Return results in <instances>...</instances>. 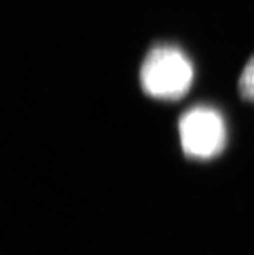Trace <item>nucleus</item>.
I'll return each mask as SVG.
<instances>
[{"instance_id":"2","label":"nucleus","mask_w":254,"mask_h":255,"mask_svg":"<svg viewBox=\"0 0 254 255\" xmlns=\"http://www.w3.org/2000/svg\"><path fill=\"white\" fill-rule=\"evenodd\" d=\"M180 144L187 157L210 159L222 153L227 142V128L222 114L208 105H197L180 117Z\"/></svg>"},{"instance_id":"1","label":"nucleus","mask_w":254,"mask_h":255,"mask_svg":"<svg viewBox=\"0 0 254 255\" xmlns=\"http://www.w3.org/2000/svg\"><path fill=\"white\" fill-rule=\"evenodd\" d=\"M195 71L188 56L177 45L157 44L147 53L140 68L145 94L158 100H179L190 91Z\"/></svg>"},{"instance_id":"3","label":"nucleus","mask_w":254,"mask_h":255,"mask_svg":"<svg viewBox=\"0 0 254 255\" xmlns=\"http://www.w3.org/2000/svg\"><path fill=\"white\" fill-rule=\"evenodd\" d=\"M239 92L245 100L254 101V56L247 62L239 78Z\"/></svg>"}]
</instances>
